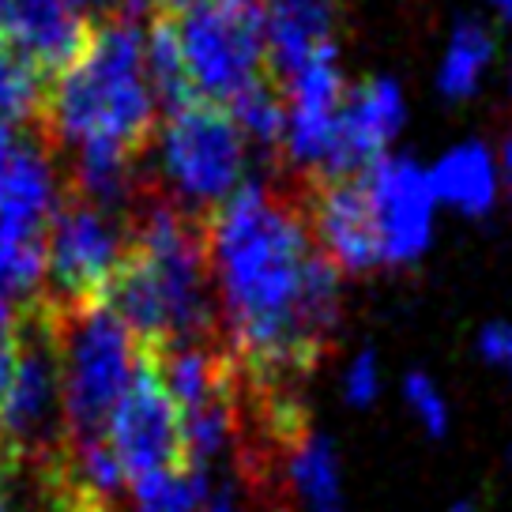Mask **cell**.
Listing matches in <instances>:
<instances>
[{
	"mask_svg": "<svg viewBox=\"0 0 512 512\" xmlns=\"http://www.w3.org/2000/svg\"><path fill=\"white\" fill-rule=\"evenodd\" d=\"M226 351L256 388L298 392L339 328V268L317 249L302 200L249 177L204 223Z\"/></svg>",
	"mask_w": 512,
	"mask_h": 512,
	"instance_id": "obj_1",
	"label": "cell"
},
{
	"mask_svg": "<svg viewBox=\"0 0 512 512\" xmlns=\"http://www.w3.org/2000/svg\"><path fill=\"white\" fill-rule=\"evenodd\" d=\"M159 128V106L144 72V23L102 19L80 61L49 83L38 132L49 151L113 144L144 155Z\"/></svg>",
	"mask_w": 512,
	"mask_h": 512,
	"instance_id": "obj_2",
	"label": "cell"
},
{
	"mask_svg": "<svg viewBox=\"0 0 512 512\" xmlns=\"http://www.w3.org/2000/svg\"><path fill=\"white\" fill-rule=\"evenodd\" d=\"M42 309L53 324L68 452L102 445L136 366V339L125 320L106 305V298L68 309Z\"/></svg>",
	"mask_w": 512,
	"mask_h": 512,
	"instance_id": "obj_3",
	"label": "cell"
},
{
	"mask_svg": "<svg viewBox=\"0 0 512 512\" xmlns=\"http://www.w3.org/2000/svg\"><path fill=\"white\" fill-rule=\"evenodd\" d=\"M151 151L159 177L151 189L196 223H208L249 181V144L215 102H192L162 117Z\"/></svg>",
	"mask_w": 512,
	"mask_h": 512,
	"instance_id": "obj_4",
	"label": "cell"
},
{
	"mask_svg": "<svg viewBox=\"0 0 512 512\" xmlns=\"http://www.w3.org/2000/svg\"><path fill=\"white\" fill-rule=\"evenodd\" d=\"M132 249L128 215L102 211L91 200L64 192L46 226V287L38 302L68 309L106 298V287Z\"/></svg>",
	"mask_w": 512,
	"mask_h": 512,
	"instance_id": "obj_5",
	"label": "cell"
},
{
	"mask_svg": "<svg viewBox=\"0 0 512 512\" xmlns=\"http://www.w3.org/2000/svg\"><path fill=\"white\" fill-rule=\"evenodd\" d=\"M174 23L200 102L226 106L241 87L268 76L260 0H200Z\"/></svg>",
	"mask_w": 512,
	"mask_h": 512,
	"instance_id": "obj_6",
	"label": "cell"
},
{
	"mask_svg": "<svg viewBox=\"0 0 512 512\" xmlns=\"http://www.w3.org/2000/svg\"><path fill=\"white\" fill-rule=\"evenodd\" d=\"M106 445L117 456L128 486L151 479V475L189 471L181 411L162 384L159 358L147 347H136V366H132L125 396L110 418Z\"/></svg>",
	"mask_w": 512,
	"mask_h": 512,
	"instance_id": "obj_7",
	"label": "cell"
},
{
	"mask_svg": "<svg viewBox=\"0 0 512 512\" xmlns=\"http://www.w3.org/2000/svg\"><path fill=\"white\" fill-rule=\"evenodd\" d=\"M377 226L381 264H415L430 249L437 196L430 189V174L407 155H384L362 174Z\"/></svg>",
	"mask_w": 512,
	"mask_h": 512,
	"instance_id": "obj_8",
	"label": "cell"
},
{
	"mask_svg": "<svg viewBox=\"0 0 512 512\" xmlns=\"http://www.w3.org/2000/svg\"><path fill=\"white\" fill-rule=\"evenodd\" d=\"M403 121H407V98H403L396 80L373 76L358 87H347L332 144H328V155H324L313 181L362 177L373 162H381L388 155V144L403 132Z\"/></svg>",
	"mask_w": 512,
	"mask_h": 512,
	"instance_id": "obj_9",
	"label": "cell"
},
{
	"mask_svg": "<svg viewBox=\"0 0 512 512\" xmlns=\"http://www.w3.org/2000/svg\"><path fill=\"white\" fill-rule=\"evenodd\" d=\"M64 192L68 185L42 132L0 121V230L19 238H46Z\"/></svg>",
	"mask_w": 512,
	"mask_h": 512,
	"instance_id": "obj_10",
	"label": "cell"
},
{
	"mask_svg": "<svg viewBox=\"0 0 512 512\" xmlns=\"http://www.w3.org/2000/svg\"><path fill=\"white\" fill-rule=\"evenodd\" d=\"M347 98V83L336 61V42L320 46L302 72L287 83V136L283 151L294 170L317 177L336 132L339 106Z\"/></svg>",
	"mask_w": 512,
	"mask_h": 512,
	"instance_id": "obj_11",
	"label": "cell"
},
{
	"mask_svg": "<svg viewBox=\"0 0 512 512\" xmlns=\"http://www.w3.org/2000/svg\"><path fill=\"white\" fill-rule=\"evenodd\" d=\"M309 230L317 249L339 268V275H362L381 264L377 226L369 211V196L362 177L351 181H313L309 185Z\"/></svg>",
	"mask_w": 512,
	"mask_h": 512,
	"instance_id": "obj_12",
	"label": "cell"
},
{
	"mask_svg": "<svg viewBox=\"0 0 512 512\" xmlns=\"http://www.w3.org/2000/svg\"><path fill=\"white\" fill-rule=\"evenodd\" d=\"M95 27L68 0H0V42L23 53L49 83L80 61Z\"/></svg>",
	"mask_w": 512,
	"mask_h": 512,
	"instance_id": "obj_13",
	"label": "cell"
},
{
	"mask_svg": "<svg viewBox=\"0 0 512 512\" xmlns=\"http://www.w3.org/2000/svg\"><path fill=\"white\" fill-rule=\"evenodd\" d=\"M268 76L283 91L320 46L332 42L336 0H260Z\"/></svg>",
	"mask_w": 512,
	"mask_h": 512,
	"instance_id": "obj_14",
	"label": "cell"
},
{
	"mask_svg": "<svg viewBox=\"0 0 512 512\" xmlns=\"http://www.w3.org/2000/svg\"><path fill=\"white\" fill-rule=\"evenodd\" d=\"M430 189L437 204L464 211V215H486L494 211L497 192H501V174H497V159L490 155L486 144H460L445 151L433 162L430 170Z\"/></svg>",
	"mask_w": 512,
	"mask_h": 512,
	"instance_id": "obj_15",
	"label": "cell"
},
{
	"mask_svg": "<svg viewBox=\"0 0 512 512\" xmlns=\"http://www.w3.org/2000/svg\"><path fill=\"white\" fill-rule=\"evenodd\" d=\"M283 486H287L290 505H302L305 512H339L343 505L336 448L313 426L290 441L283 456Z\"/></svg>",
	"mask_w": 512,
	"mask_h": 512,
	"instance_id": "obj_16",
	"label": "cell"
},
{
	"mask_svg": "<svg viewBox=\"0 0 512 512\" xmlns=\"http://www.w3.org/2000/svg\"><path fill=\"white\" fill-rule=\"evenodd\" d=\"M144 72L151 83L155 106L162 117L185 110L196 98V87L189 80V64H185V49H181V34L170 12H155L151 23L144 27Z\"/></svg>",
	"mask_w": 512,
	"mask_h": 512,
	"instance_id": "obj_17",
	"label": "cell"
},
{
	"mask_svg": "<svg viewBox=\"0 0 512 512\" xmlns=\"http://www.w3.org/2000/svg\"><path fill=\"white\" fill-rule=\"evenodd\" d=\"M226 113L245 136V144H256L264 151L283 147V136H287V91L272 76H260L249 87H241L238 95L226 102Z\"/></svg>",
	"mask_w": 512,
	"mask_h": 512,
	"instance_id": "obj_18",
	"label": "cell"
},
{
	"mask_svg": "<svg viewBox=\"0 0 512 512\" xmlns=\"http://www.w3.org/2000/svg\"><path fill=\"white\" fill-rule=\"evenodd\" d=\"M490 57H494V34L486 31L479 19H460L448 38L441 68H437V91L452 102L471 98L482 72L490 68Z\"/></svg>",
	"mask_w": 512,
	"mask_h": 512,
	"instance_id": "obj_19",
	"label": "cell"
},
{
	"mask_svg": "<svg viewBox=\"0 0 512 512\" xmlns=\"http://www.w3.org/2000/svg\"><path fill=\"white\" fill-rule=\"evenodd\" d=\"M46 91V76L23 53H16L8 42H0V121L16 128L38 121L42 106H46Z\"/></svg>",
	"mask_w": 512,
	"mask_h": 512,
	"instance_id": "obj_20",
	"label": "cell"
},
{
	"mask_svg": "<svg viewBox=\"0 0 512 512\" xmlns=\"http://www.w3.org/2000/svg\"><path fill=\"white\" fill-rule=\"evenodd\" d=\"M46 287V238H19L0 230V294L34 305Z\"/></svg>",
	"mask_w": 512,
	"mask_h": 512,
	"instance_id": "obj_21",
	"label": "cell"
},
{
	"mask_svg": "<svg viewBox=\"0 0 512 512\" xmlns=\"http://www.w3.org/2000/svg\"><path fill=\"white\" fill-rule=\"evenodd\" d=\"M403 400L411 403V411H415V418L422 422V430L430 433V437H441L448 430V403L441 396V388L433 384V377H426V373H407Z\"/></svg>",
	"mask_w": 512,
	"mask_h": 512,
	"instance_id": "obj_22",
	"label": "cell"
},
{
	"mask_svg": "<svg viewBox=\"0 0 512 512\" xmlns=\"http://www.w3.org/2000/svg\"><path fill=\"white\" fill-rule=\"evenodd\" d=\"M343 392H347V400H351L354 407H366V403L377 400V392H381L377 354H373V351H362L358 358H354L351 369H347V377H343Z\"/></svg>",
	"mask_w": 512,
	"mask_h": 512,
	"instance_id": "obj_23",
	"label": "cell"
},
{
	"mask_svg": "<svg viewBox=\"0 0 512 512\" xmlns=\"http://www.w3.org/2000/svg\"><path fill=\"white\" fill-rule=\"evenodd\" d=\"M479 354L482 362H490L505 377H512V324H505V320L486 324L479 332Z\"/></svg>",
	"mask_w": 512,
	"mask_h": 512,
	"instance_id": "obj_24",
	"label": "cell"
},
{
	"mask_svg": "<svg viewBox=\"0 0 512 512\" xmlns=\"http://www.w3.org/2000/svg\"><path fill=\"white\" fill-rule=\"evenodd\" d=\"M16 358H19V343H16V328L12 332H0V403L12 388V377H16Z\"/></svg>",
	"mask_w": 512,
	"mask_h": 512,
	"instance_id": "obj_25",
	"label": "cell"
},
{
	"mask_svg": "<svg viewBox=\"0 0 512 512\" xmlns=\"http://www.w3.org/2000/svg\"><path fill=\"white\" fill-rule=\"evenodd\" d=\"M162 8V0H117V19L128 23H144Z\"/></svg>",
	"mask_w": 512,
	"mask_h": 512,
	"instance_id": "obj_26",
	"label": "cell"
},
{
	"mask_svg": "<svg viewBox=\"0 0 512 512\" xmlns=\"http://www.w3.org/2000/svg\"><path fill=\"white\" fill-rule=\"evenodd\" d=\"M64 512H121V509H117V505H110V501H102V497H95L91 490H80Z\"/></svg>",
	"mask_w": 512,
	"mask_h": 512,
	"instance_id": "obj_27",
	"label": "cell"
},
{
	"mask_svg": "<svg viewBox=\"0 0 512 512\" xmlns=\"http://www.w3.org/2000/svg\"><path fill=\"white\" fill-rule=\"evenodd\" d=\"M19 313H23V309H19L12 298H4V294H0V332H12V328H16V320H19Z\"/></svg>",
	"mask_w": 512,
	"mask_h": 512,
	"instance_id": "obj_28",
	"label": "cell"
},
{
	"mask_svg": "<svg viewBox=\"0 0 512 512\" xmlns=\"http://www.w3.org/2000/svg\"><path fill=\"white\" fill-rule=\"evenodd\" d=\"M497 174H501V181H505V189L512 192V136L505 140V147H501V159H497Z\"/></svg>",
	"mask_w": 512,
	"mask_h": 512,
	"instance_id": "obj_29",
	"label": "cell"
},
{
	"mask_svg": "<svg viewBox=\"0 0 512 512\" xmlns=\"http://www.w3.org/2000/svg\"><path fill=\"white\" fill-rule=\"evenodd\" d=\"M192 4H200V0H162L159 12H170V16H181L185 8H192Z\"/></svg>",
	"mask_w": 512,
	"mask_h": 512,
	"instance_id": "obj_30",
	"label": "cell"
},
{
	"mask_svg": "<svg viewBox=\"0 0 512 512\" xmlns=\"http://www.w3.org/2000/svg\"><path fill=\"white\" fill-rule=\"evenodd\" d=\"M490 4L497 8V16L509 19V23H512V0H490Z\"/></svg>",
	"mask_w": 512,
	"mask_h": 512,
	"instance_id": "obj_31",
	"label": "cell"
},
{
	"mask_svg": "<svg viewBox=\"0 0 512 512\" xmlns=\"http://www.w3.org/2000/svg\"><path fill=\"white\" fill-rule=\"evenodd\" d=\"M4 464H12V460H8V452H4V445H0V467Z\"/></svg>",
	"mask_w": 512,
	"mask_h": 512,
	"instance_id": "obj_32",
	"label": "cell"
},
{
	"mask_svg": "<svg viewBox=\"0 0 512 512\" xmlns=\"http://www.w3.org/2000/svg\"><path fill=\"white\" fill-rule=\"evenodd\" d=\"M452 512H475V509H471V505H456Z\"/></svg>",
	"mask_w": 512,
	"mask_h": 512,
	"instance_id": "obj_33",
	"label": "cell"
}]
</instances>
